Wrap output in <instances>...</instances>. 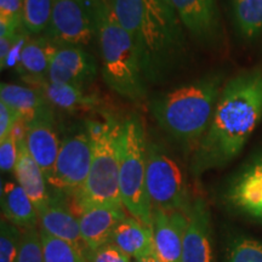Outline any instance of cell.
Listing matches in <instances>:
<instances>
[{"label": "cell", "instance_id": "cell-2", "mask_svg": "<svg viewBox=\"0 0 262 262\" xmlns=\"http://www.w3.org/2000/svg\"><path fill=\"white\" fill-rule=\"evenodd\" d=\"M139 52L148 85L172 79L189 62L181 19L168 0H107Z\"/></svg>", "mask_w": 262, "mask_h": 262}, {"label": "cell", "instance_id": "cell-21", "mask_svg": "<svg viewBox=\"0 0 262 262\" xmlns=\"http://www.w3.org/2000/svg\"><path fill=\"white\" fill-rule=\"evenodd\" d=\"M110 243L116 245L134 260L155 254L152 226H147L129 216L117 226Z\"/></svg>", "mask_w": 262, "mask_h": 262}, {"label": "cell", "instance_id": "cell-16", "mask_svg": "<svg viewBox=\"0 0 262 262\" xmlns=\"http://www.w3.org/2000/svg\"><path fill=\"white\" fill-rule=\"evenodd\" d=\"M64 196L55 193L51 195L47 208L39 212L40 232L67 242L74 247L78 254H85L88 249L81 238L79 220L73 212V209L64 202Z\"/></svg>", "mask_w": 262, "mask_h": 262}, {"label": "cell", "instance_id": "cell-17", "mask_svg": "<svg viewBox=\"0 0 262 262\" xmlns=\"http://www.w3.org/2000/svg\"><path fill=\"white\" fill-rule=\"evenodd\" d=\"M74 211L88 251H94L110 243L114 229L127 217L125 208L116 206H85Z\"/></svg>", "mask_w": 262, "mask_h": 262}, {"label": "cell", "instance_id": "cell-18", "mask_svg": "<svg viewBox=\"0 0 262 262\" xmlns=\"http://www.w3.org/2000/svg\"><path fill=\"white\" fill-rule=\"evenodd\" d=\"M32 88L40 91L52 108L55 107L68 113L98 111L103 104L101 97L89 89L55 84L48 79L33 85Z\"/></svg>", "mask_w": 262, "mask_h": 262}, {"label": "cell", "instance_id": "cell-4", "mask_svg": "<svg viewBox=\"0 0 262 262\" xmlns=\"http://www.w3.org/2000/svg\"><path fill=\"white\" fill-rule=\"evenodd\" d=\"M97 44L102 77L108 88L130 101L146 98L148 84L143 77L139 52L107 0L97 2Z\"/></svg>", "mask_w": 262, "mask_h": 262}, {"label": "cell", "instance_id": "cell-9", "mask_svg": "<svg viewBox=\"0 0 262 262\" xmlns=\"http://www.w3.org/2000/svg\"><path fill=\"white\" fill-rule=\"evenodd\" d=\"M98 0H55L47 37L60 47L83 48L97 40Z\"/></svg>", "mask_w": 262, "mask_h": 262}, {"label": "cell", "instance_id": "cell-27", "mask_svg": "<svg viewBox=\"0 0 262 262\" xmlns=\"http://www.w3.org/2000/svg\"><path fill=\"white\" fill-rule=\"evenodd\" d=\"M22 234L17 226L3 219L0 224V262L17 261Z\"/></svg>", "mask_w": 262, "mask_h": 262}, {"label": "cell", "instance_id": "cell-29", "mask_svg": "<svg viewBox=\"0 0 262 262\" xmlns=\"http://www.w3.org/2000/svg\"><path fill=\"white\" fill-rule=\"evenodd\" d=\"M16 262H45L40 231L37 228L24 232Z\"/></svg>", "mask_w": 262, "mask_h": 262}, {"label": "cell", "instance_id": "cell-22", "mask_svg": "<svg viewBox=\"0 0 262 262\" xmlns=\"http://www.w3.org/2000/svg\"><path fill=\"white\" fill-rule=\"evenodd\" d=\"M2 210L5 220L24 231L35 228L39 222L37 208L18 183H3Z\"/></svg>", "mask_w": 262, "mask_h": 262}, {"label": "cell", "instance_id": "cell-33", "mask_svg": "<svg viewBox=\"0 0 262 262\" xmlns=\"http://www.w3.org/2000/svg\"><path fill=\"white\" fill-rule=\"evenodd\" d=\"M24 0H0V19L22 22Z\"/></svg>", "mask_w": 262, "mask_h": 262}, {"label": "cell", "instance_id": "cell-30", "mask_svg": "<svg viewBox=\"0 0 262 262\" xmlns=\"http://www.w3.org/2000/svg\"><path fill=\"white\" fill-rule=\"evenodd\" d=\"M85 256L89 262H133L129 255L112 243L104 244L94 251H86Z\"/></svg>", "mask_w": 262, "mask_h": 262}, {"label": "cell", "instance_id": "cell-8", "mask_svg": "<svg viewBox=\"0 0 262 262\" xmlns=\"http://www.w3.org/2000/svg\"><path fill=\"white\" fill-rule=\"evenodd\" d=\"M93 160V143L85 122L74 125L61 140L54 169L47 178L55 193L73 196L80 191L89 175Z\"/></svg>", "mask_w": 262, "mask_h": 262}, {"label": "cell", "instance_id": "cell-11", "mask_svg": "<svg viewBox=\"0 0 262 262\" xmlns=\"http://www.w3.org/2000/svg\"><path fill=\"white\" fill-rule=\"evenodd\" d=\"M196 42L216 47L224 37L216 0H168Z\"/></svg>", "mask_w": 262, "mask_h": 262}, {"label": "cell", "instance_id": "cell-14", "mask_svg": "<svg viewBox=\"0 0 262 262\" xmlns=\"http://www.w3.org/2000/svg\"><path fill=\"white\" fill-rule=\"evenodd\" d=\"M181 262H214L210 211L201 196L192 201L188 211Z\"/></svg>", "mask_w": 262, "mask_h": 262}, {"label": "cell", "instance_id": "cell-28", "mask_svg": "<svg viewBox=\"0 0 262 262\" xmlns=\"http://www.w3.org/2000/svg\"><path fill=\"white\" fill-rule=\"evenodd\" d=\"M45 262H78V253L67 242L40 232Z\"/></svg>", "mask_w": 262, "mask_h": 262}, {"label": "cell", "instance_id": "cell-25", "mask_svg": "<svg viewBox=\"0 0 262 262\" xmlns=\"http://www.w3.org/2000/svg\"><path fill=\"white\" fill-rule=\"evenodd\" d=\"M55 0H24L22 24L29 34H41L50 25Z\"/></svg>", "mask_w": 262, "mask_h": 262}, {"label": "cell", "instance_id": "cell-26", "mask_svg": "<svg viewBox=\"0 0 262 262\" xmlns=\"http://www.w3.org/2000/svg\"><path fill=\"white\" fill-rule=\"evenodd\" d=\"M226 262H262V242L245 235L235 237L227 249Z\"/></svg>", "mask_w": 262, "mask_h": 262}, {"label": "cell", "instance_id": "cell-19", "mask_svg": "<svg viewBox=\"0 0 262 262\" xmlns=\"http://www.w3.org/2000/svg\"><path fill=\"white\" fill-rule=\"evenodd\" d=\"M18 158L15 166V178L17 183L27 193L38 214L49 205L51 194L48 189L47 176L38 163L33 159L26 146V141H18Z\"/></svg>", "mask_w": 262, "mask_h": 262}, {"label": "cell", "instance_id": "cell-3", "mask_svg": "<svg viewBox=\"0 0 262 262\" xmlns=\"http://www.w3.org/2000/svg\"><path fill=\"white\" fill-rule=\"evenodd\" d=\"M225 81L221 72L206 73L157 95L150 100L149 112L166 135L195 148L210 125Z\"/></svg>", "mask_w": 262, "mask_h": 262}, {"label": "cell", "instance_id": "cell-5", "mask_svg": "<svg viewBox=\"0 0 262 262\" xmlns=\"http://www.w3.org/2000/svg\"><path fill=\"white\" fill-rule=\"evenodd\" d=\"M86 122L93 143V160L86 181L73 198L74 210L85 206L124 208L119 189L120 135L123 123L113 114Z\"/></svg>", "mask_w": 262, "mask_h": 262}, {"label": "cell", "instance_id": "cell-7", "mask_svg": "<svg viewBox=\"0 0 262 262\" xmlns=\"http://www.w3.org/2000/svg\"><path fill=\"white\" fill-rule=\"evenodd\" d=\"M146 187L153 209L188 214L192 202L182 169L162 145L147 143Z\"/></svg>", "mask_w": 262, "mask_h": 262}, {"label": "cell", "instance_id": "cell-31", "mask_svg": "<svg viewBox=\"0 0 262 262\" xmlns=\"http://www.w3.org/2000/svg\"><path fill=\"white\" fill-rule=\"evenodd\" d=\"M18 158V145L15 137L10 134L8 137L0 140V169L3 172H11L15 170Z\"/></svg>", "mask_w": 262, "mask_h": 262}, {"label": "cell", "instance_id": "cell-32", "mask_svg": "<svg viewBox=\"0 0 262 262\" xmlns=\"http://www.w3.org/2000/svg\"><path fill=\"white\" fill-rule=\"evenodd\" d=\"M19 120L21 117L11 107L0 101V140L8 137Z\"/></svg>", "mask_w": 262, "mask_h": 262}, {"label": "cell", "instance_id": "cell-12", "mask_svg": "<svg viewBox=\"0 0 262 262\" xmlns=\"http://www.w3.org/2000/svg\"><path fill=\"white\" fill-rule=\"evenodd\" d=\"M96 74V61L85 49L60 47L50 63L48 80L55 84L89 89Z\"/></svg>", "mask_w": 262, "mask_h": 262}, {"label": "cell", "instance_id": "cell-6", "mask_svg": "<svg viewBox=\"0 0 262 262\" xmlns=\"http://www.w3.org/2000/svg\"><path fill=\"white\" fill-rule=\"evenodd\" d=\"M147 143L142 118L137 114L127 117L120 135V196L124 208L133 217L152 226V205L146 187Z\"/></svg>", "mask_w": 262, "mask_h": 262}, {"label": "cell", "instance_id": "cell-24", "mask_svg": "<svg viewBox=\"0 0 262 262\" xmlns=\"http://www.w3.org/2000/svg\"><path fill=\"white\" fill-rule=\"evenodd\" d=\"M231 16L237 34L245 41L262 35V0H229Z\"/></svg>", "mask_w": 262, "mask_h": 262}, {"label": "cell", "instance_id": "cell-20", "mask_svg": "<svg viewBox=\"0 0 262 262\" xmlns=\"http://www.w3.org/2000/svg\"><path fill=\"white\" fill-rule=\"evenodd\" d=\"M57 49V45L47 35L29 38L16 71L31 86L48 79L49 68Z\"/></svg>", "mask_w": 262, "mask_h": 262}, {"label": "cell", "instance_id": "cell-1", "mask_svg": "<svg viewBox=\"0 0 262 262\" xmlns=\"http://www.w3.org/2000/svg\"><path fill=\"white\" fill-rule=\"evenodd\" d=\"M262 122V67L234 74L225 81L210 125L194 148L195 175L222 168L243 150Z\"/></svg>", "mask_w": 262, "mask_h": 262}, {"label": "cell", "instance_id": "cell-13", "mask_svg": "<svg viewBox=\"0 0 262 262\" xmlns=\"http://www.w3.org/2000/svg\"><path fill=\"white\" fill-rule=\"evenodd\" d=\"M25 141L33 159L48 178L54 169L61 146L55 126L54 111L50 104L26 124Z\"/></svg>", "mask_w": 262, "mask_h": 262}, {"label": "cell", "instance_id": "cell-35", "mask_svg": "<svg viewBox=\"0 0 262 262\" xmlns=\"http://www.w3.org/2000/svg\"><path fill=\"white\" fill-rule=\"evenodd\" d=\"M78 262H89L85 254H78Z\"/></svg>", "mask_w": 262, "mask_h": 262}, {"label": "cell", "instance_id": "cell-10", "mask_svg": "<svg viewBox=\"0 0 262 262\" xmlns=\"http://www.w3.org/2000/svg\"><path fill=\"white\" fill-rule=\"evenodd\" d=\"M224 201L231 210L262 224V149L255 152L229 179Z\"/></svg>", "mask_w": 262, "mask_h": 262}, {"label": "cell", "instance_id": "cell-15", "mask_svg": "<svg viewBox=\"0 0 262 262\" xmlns=\"http://www.w3.org/2000/svg\"><path fill=\"white\" fill-rule=\"evenodd\" d=\"M188 221V214L181 211L168 212L153 209V256L158 262H181L183 233Z\"/></svg>", "mask_w": 262, "mask_h": 262}, {"label": "cell", "instance_id": "cell-34", "mask_svg": "<svg viewBox=\"0 0 262 262\" xmlns=\"http://www.w3.org/2000/svg\"><path fill=\"white\" fill-rule=\"evenodd\" d=\"M134 262H158V261H157V258L152 255V256H147V257L139 258V260H135Z\"/></svg>", "mask_w": 262, "mask_h": 262}, {"label": "cell", "instance_id": "cell-23", "mask_svg": "<svg viewBox=\"0 0 262 262\" xmlns=\"http://www.w3.org/2000/svg\"><path fill=\"white\" fill-rule=\"evenodd\" d=\"M0 101L11 107L26 124L49 106L44 95L38 89L9 83L0 85Z\"/></svg>", "mask_w": 262, "mask_h": 262}]
</instances>
